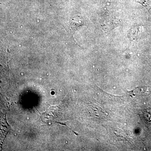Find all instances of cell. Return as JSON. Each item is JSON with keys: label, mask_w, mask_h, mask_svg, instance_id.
Listing matches in <instances>:
<instances>
[{"label": "cell", "mask_w": 151, "mask_h": 151, "mask_svg": "<svg viewBox=\"0 0 151 151\" xmlns=\"http://www.w3.org/2000/svg\"><path fill=\"white\" fill-rule=\"evenodd\" d=\"M84 25L83 19L78 16L72 17L69 19V28L70 32L73 35L75 32Z\"/></svg>", "instance_id": "cell-1"}, {"label": "cell", "mask_w": 151, "mask_h": 151, "mask_svg": "<svg viewBox=\"0 0 151 151\" xmlns=\"http://www.w3.org/2000/svg\"><path fill=\"white\" fill-rule=\"evenodd\" d=\"M142 28L140 27H136L132 28L131 29L129 32V36L130 38H132V39H137L138 37H139L141 35V32H142Z\"/></svg>", "instance_id": "cell-2"}]
</instances>
